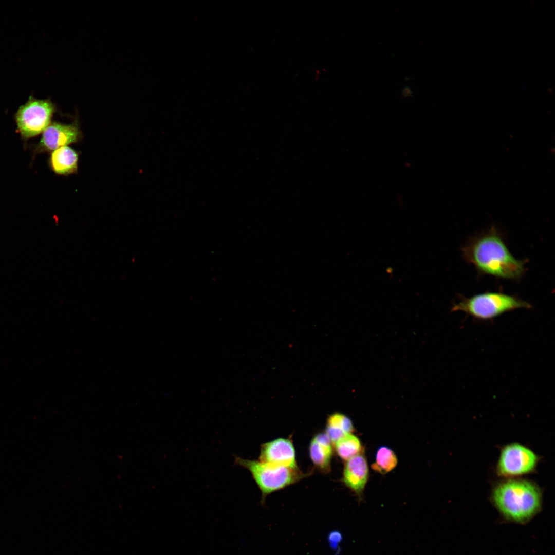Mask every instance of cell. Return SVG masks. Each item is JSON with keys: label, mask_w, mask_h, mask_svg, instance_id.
I'll list each match as a JSON object with an SVG mask.
<instances>
[{"label": "cell", "mask_w": 555, "mask_h": 555, "mask_svg": "<svg viewBox=\"0 0 555 555\" xmlns=\"http://www.w3.org/2000/svg\"><path fill=\"white\" fill-rule=\"evenodd\" d=\"M354 426L351 420L346 415L335 413L327 420L326 434L334 445L346 435L351 433Z\"/></svg>", "instance_id": "7c38bea8"}, {"label": "cell", "mask_w": 555, "mask_h": 555, "mask_svg": "<svg viewBox=\"0 0 555 555\" xmlns=\"http://www.w3.org/2000/svg\"><path fill=\"white\" fill-rule=\"evenodd\" d=\"M538 457L527 447L512 443L501 450L497 465V473L506 477H513L533 472L536 469Z\"/></svg>", "instance_id": "8992f818"}, {"label": "cell", "mask_w": 555, "mask_h": 555, "mask_svg": "<svg viewBox=\"0 0 555 555\" xmlns=\"http://www.w3.org/2000/svg\"><path fill=\"white\" fill-rule=\"evenodd\" d=\"M397 463L395 452L388 447L383 446L378 449L375 461L372 465V468L375 471L384 474L393 470Z\"/></svg>", "instance_id": "5bb4252c"}, {"label": "cell", "mask_w": 555, "mask_h": 555, "mask_svg": "<svg viewBox=\"0 0 555 555\" xmlns=\"http://www.w3.org/2000/svg\"><path fill=\"white\" fill-rule=\"evenodd\" d=\"M332 444L326 433H320L313 437L309 445V455L312 462L324 472H329L330 468Z\"/></svg>", "instance_id": "30bf717a"}, {"label": "cell", "mask_w": 555, "mask_h": 555, "mask_svg": "<svg viewBox=\"0 0 555 555\" xmlns=\"http://www.w3.org/2000/svg\"><path fill=\"white\" fill-rule=\"evenodd\" d=\"M542 497L541 489L534 482L512 478L497 483L491 496L494 505L506 519L522 523L538 513Z\"/></svg>", "instance_id": "7a4b0ae2"}, {"label": "cell", "mask_w": 555, "mask_h": 555, "mask_svg": "<svg viewBox=\"0 0 555 555\" xmlns=\"http://www.w3.org/2000/svg\"><path fill=\"white\" fill-rule=\"evenodd\" d=\"M78 161V152L66 146L52 151L49 158V165L55 174L68 175L77 172Z\"/></svg>", "instance_id": "8fae6325"}, {"label": "cell", "mask_w": 555, "mask_h": 555, "mask_svg": "<svg viewBox=\"0 0 555 555\" xmlns=\"http://www.w3.org/2000/svg\"><path fill=\"white\" fill-rule=\"evenodd\" d=\"M260 461L298 468L295 451L291 440L279 438L261 446Z\"/></svg>", "instance_id": "ba28073f"}, {"label": "cell", "mask_w": 555, "mask_h": 555, "mask_svg": "<svg viewBox=\"0 0 555 555\" xmlns=\"http://www.w3.org/2000/svg\"><path fill=\"white\" fill-rule=\"evenodd\" d=\"M235 464L248 469L262 493L263 504L267 495L300 481L305 474L298 468L235 457Z\"/></svg>", "instance_id": "277c9868"}, {"label": "cell", "mask_w": 555, "mask_h": 555, "mask_svg": "<svg viewBox=\"0 0 555 555\" xmlns=\"http://www.w3.org/2000/svg\"><path fill=\"white\" fill-rule=\"evenodd\" d=\"M531 305L516 295L502 292L488 291L470 297L461 296L452 311H461L478 320H492L509 311L529 309Z\"/></svg>", "instance_id": "3957f363"}, {"label": "cell", "mask_w": 555, "mask_h": 555, "mask_svg": "<svg viewBox=\"0 0 555 555\" xmlns=\"http://www.w3.org/2000/svg\"><path fill=\"white\" fill-rule=\"evenodd\" d=\"M334 446L338 455L346 461L359 454L362 450L360 440L352 433L348 434L341 438Z\"/></svg>", "instance_id": "4fadbf2b"}, {"label": "cell", "mask_w": 555, "mask_h": 555, "mask_svg": "<svg viewBox=\"0 0 555 555\" xmlns=\"http://www.w3.org/2000/svg\"><path fill=\"white\" fill-rule=\"evenodd\" d=\"M369 471L365 457L359 454L346 461L343 482L358 495L362 493L368 478Z\"/></svg>", "instance_id": "9c48e42d"}, {"label": "cell", "mask_w": 555, "mask_h": 555, "mask_svg": "<svg viewBox=\"0 0 555 555\" xmlns=\"http://www.w3.org/2000/svg\"><path fill=\"white\" fill-rule=\"evenodd\" d=\"M461 250L465 260L482 274L517 281L526 271V261L513 256L501 233L494 226L470 238Z\"/></svg>", "instance_id": "6da1fadb"}, {"label": "cell", "mask_w": 555, "mask_h": 555, "mask_svg": "<svg viewBox=\"0 0 555 555\" xmlns=\"http://www.w3.org/2000/svg\"><path fill=\"white\" fill-rule=\"evenodd\" d=\"M55 110V106L50 100L38 99L30 96L14 115L21 136L27 139L43 132L50 124Z\"/></svg>", "instance_id": "5b68a950"}, {"label": "cell", "mask_w": 555, "mask_h": 555, "mask_svg": "<svg viewBox=\"0 0 555 555\" xmlns=\"http://www.w3.org/2000/svg\"><path fill=\"white\" fill-rule=\"evenodd\" d=\"M82 132L76 122L67 124L54 122L44 131L36 151H53L61 147L78 142L82 138Z\"/></svg>", "instance_id": "52a82bcc"}]
</instances>
